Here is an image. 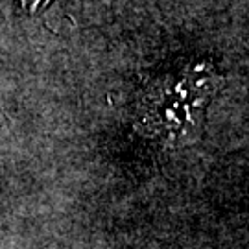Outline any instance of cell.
I'll use <instances>...</instances> for the list:
<instances>
[{
	"instance_id": "1",
	"label": "cell",
	"mask_w": 249,
	"mask_h": 249,
	"mask_svg": "<svg viewBox=\"0 0 249 249\" xmlns=\"http://www.w3.org/2000/svg\"><path fill=\"white\" fill-rule=\"evenodd\" d=\"M214 92L216 71L213 65H188L150 85L141 104L139 120L150 137L179 144L196 133Z\"/></svg>"
}]
</instances>
